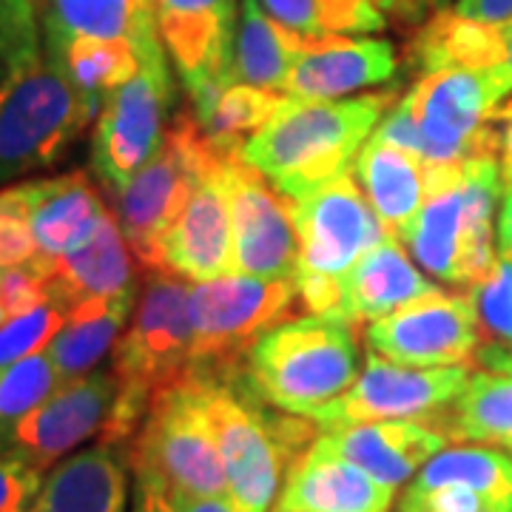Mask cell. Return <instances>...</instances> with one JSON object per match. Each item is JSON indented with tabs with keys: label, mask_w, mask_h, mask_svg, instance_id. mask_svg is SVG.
<instances>
[{
	"label": "cell",
	"mask_w": 512,
	"mask_h": 512,
	"mask_svg": "<svg viewBox=\"0 0 512 512\" xmlns=\"http://www.w3.org/2000/svg\"><path fill=\"white\" fill-rule=\"evenodd\" d=\"M396 490L333 453L316 436L293 461L276 498V512H390Z\"/></svg>",
	"instance_id": "obj_20"
},
{
	"label": "cell",
	"mask_w": 512,
	"mask_h": 512,
	"mask_svg": "<svg viewBox=\"0 0 512 512\" xmlns=\"http://www.w3.org/2000/svg\"><path fill=\"white\" fill-rule=\"evenodd\" d=\"M60 387L46 350L0 367V439Z\"/></svg>",
	"instance_id": "obj_36"
},
{
	"label": "cell",
	"mask_w": 512,
	"mask_h": 512,
	"mask_svg": "<svg viewBox=\"0 0 512 512\" xmlns=\"http://www.w3.org/2000/svg\"><path fill=\"white\" fill-rule=\"evenodd\" d=\"M200 379L228 476V495L239 512H271L282 476L316 441L319 427L305 416L256 402L231 382Z\"/></svg>",
	"instance_id": "obj_5"
},
{
	"label": "cell",
	"mask_w": 512,
	"mask_h": 512,
	"mask_svg": "<svg viewBox=\"0 0 512 512\" xmlns=\"http://www.w3.org/2000/svg\"><path fill=\"white\" fill-rule=\"evenodd\" d=\"M453 12H458L461 18L501 23L512 18V0H456Z\"/></svg>",
	"instance_id": "obj_45"
},
{
	"label": "cell",
	"mask_w": 512,
	"mask_h": 512,
	"mask_svg": "<svg viewBox=\"0 0 512 512\" xmlns=\"http://www.w3.org/2000/svg\"><path fill=\"white\" fill-rule=\"evenodd\" d=\"M134 512H160V510H157L154 498H151V495H148L146 490L134 487Z\"/></svg>",
	"instance_id": "obj_50"
},
{
	"label": "cell",
	"mask_w": 512,
	"mask_h": 512,
	"mask_svg": "<svg viewBox=\"0 0 512 512\" xmlns=\"http://www.w3.org/2000/svg\"><path fill=\"white\" fill-rule=\"evenodd\" d=\"M165 55L160 49L143 57L140 72L103 100L94 120L92 171L109 194L123 188L163 146L165 111L174 100Z\"/></svg>",
	"instance_id": "obj_11"
},
{
	"label": "cell",
	"mask_w": 512,
	"mask_h": 512,
	"mask_svg": "<svg viewBox=\"0 0 512 512\" xmlns=\"http://www.w3.org/2000/svg\"><path fill=\"white\" fill-rule=\"evenodd\" d=\"M478 339L481 333L470 296L439 288L367 328L370 353L407 367L473 365Z\"/></svg>",
	"instance_id": "obj_14"
},
{
	"label": "cell",
	"mask_w": 512,
	"mask_h": 512,
	"mask_svg": "<svg viewBox=\"0 0 512 512\" xmlns=\"http://www.w3.org/2000/svg\"><path fill=\"white\" fill-rule=\"evenodd\" d=\"M288 202L299 237L296 274L342 279L390 234L350 174L316 188L302 200Z\"/></svg>",
	"instance_id": "obj_13"
},
{
	"label": "cell",
	"mask_w": 512,
	"mask_h": 512,
	"mask_svg": "<svg viewBox=\"0 0 512 512\" xmlns=\"http://www.w3.org/2000/svg\"><path fill=\"white\" fill-rule=\"evenodd\" d=\"M498 251H512V174L504 177L501 214H498Z\"/></svg>",
	"instance_id": "obj_47"
},
{
	"label": "cell",
	"mask_w": 512,
	"mask_h": 512,
	"mask_svg": "<svg viewBox=\"0 0 512 512\" xmlns=\"http://www.w3.org/2000/svg\"><path fill=\"white\" fill-rule=\"evenodd\" d=\"M29 512H128V458L97 444L46 473Z\"/></svg>",
	"instance_id": "obj_25"
},
{
	"label": "cell",
	"mask_w": 512,
	"mask_h": 512,
	"mask_svg": "<svg viewBox=\"0 0 512 512\" xmlns=\"http://www.w3.org/2000/svg\"><path fill=\"white\" fill-rule=\"evenodd\" d=\"M222 183L234 225V274L293 282L299 268V237L288 197L276 194L242 154L225 157Z\"/></svg>",
	"instance_id": "obj_15"
},
{
	"label": "cell",
	"mask_w": 512,
	"mask_h": 512,
	"mask_svg": "<svg viewBox=\"0 0 512 512\" xmlns=\"http://www.w3.org/2000/svg\"><path fill=\"white\" fill-rule=\"evenodd\" d=\"M484 348L512 350V251H498L490 274L470 288Z\"/></svg>",
	"instance_id": "obj_37"
},
{
	"label": "cell",
	"mask_w": 512,
	"mask_h": 512,
	"mask_svg": "<svg viewBox=\"0 0 512 512\" xmlns=\"http://www.w3.org/2000/svg\"><path fill=\"white\" fill-rule=\"evenodd\" d=\"M157 26L191 109H205L234 83L237 0H157Z\"/></svg>",
	"instance_id": "obj_16"
},
{
	"label": "cell",
	"mask_w": 512,
	"mask_h": 512,
	"mask_svg": "<svg viewBox=\"0 0 512 512\" xmlns=\"http://www.w3.org/2000/svg\"><path fill=\"white\" fill-rule=\"evenodd\" d=\"M399 512H421V510H399Z\"/></svg>",
	"instance_id": "obj_53"
},
{
	"label": "cell",
	"mask_w": 512,
	"mask_h": 512,
	"mask_svg": "<svg viewBox=\"0 0 512 512\" xmlns=\"http://www.w3.org/2000/svg\"><path fill=\"white\" fill-rule=\"evenodd\" d=\"M100 106L43 46L0 66V183L60 163Z\"/></svg>",
	"instance_id": "obj_4"
},
{
	"label": "cell",
	"mask_w": 512,
	"mask_h": 512,
	"mask_svg": "<svg viewBox=\"0 0 512 512\" xmlns=\"http://www.w3.org/2000/svg\"><path fill=\"white\" fill-rule=\"evenodd\" d=\"M436 288L439 285H433L404 254L399 237L387 234L342 276V296L333 319H342L353 328L376 322Z\"/></svg>",
	"instance_id": "obj_24"
},
{
	"label": "cell",
	"mask_w": 512,
	"mask_h": 512,
	"mask_svg": "<svg viewBox=\"0 0 512 512\" xmlns=\"http://www.w3.org/2000/svg\"><path fill=\"white\" fill-rule=\"evenodd\" d=\"M225 157L228 151H220L200 168L183 214L163 242L165 271L194 282L234 274V225L222 183Z\"/></svg>",
	"instance_id": "obj_18"
},
{
	"label": "cell",
	"mask_w": 512,
	"mask_h": 512,
	"mask_svg": "<svg viewBox=\"0 0 512 512\" xmlns=\"http://www.w3.org/2000/svg\"><path fill=\"white\" fill-rule=\"evenodd\" d=\"M382 9L384 18L399 20V23H416L424 18L427 6H436L439 0H373Z\"/></svg>",
	"instance_id": "obj_46"
},
{
	"label": "cell",
	"mask_w": 512,
	"mask_h": 512,
	"mask_svg": "<svg viewBox=\"0 0 512 512\" xmlns=\"http://www.w3.org/2000/svg\"><path fill=\"white\" fill-rule=\"evenodd\" d=\"M259 6L311 43L336 35H370L387 26L373 0H259Z\"/></svg>",
	"instance_id": "obj_33"
},
{
	"label": "cell",
	"mask_w": 512,
	"mask_h": 512,
	"mask_svg": "<svg viewBox=\"0 0 512 512\" xmlns=\"http://www.w3.org/2000/svg\"><path fill=\"white\" fill-rule=\"evenodd\" d=\"M40 46L37 12L32 0H0V66Z\"/></svg>",
	"instance_id": "obj_40"
},
{
	"label": "cell",
	"mask_w": 512,
	"mask_h": 512,
	"mask_svg": "<svg viewBox=\"0 0 512 512\" xmlns=\"http://www.w3.org/2000/svg\"><path fill=\"white\" fill-rule=\"evenodd\" d=\"M117 373L92 370L72 382H60L55 393L3 436V447L15 450L35 470L46 473L72 456L80 444L100 439L117 399Z\"/></svg>",
	"instance_id": "obj_17"
},
{
	"label": "cell",
	"mask_w": 512,
	"mask_h": 512,
	"mask_svg": "<svg viewBox=\"0 0 512 512\" xmlns=\"http://www.w3.org/2000/svg\"><path fill=\"white\" fill-rule=\"evenodd\" d=\"M399 57L390 40L336 35L316 40L293 63L282 92L296 100H339L393 80Z\"/></svg>",
	"instance_id": "obj_21"
},
{
	"label": "cell",
	"mask_w": 512,
	"mask_h": 512,
	"mask_svg": "<svg viewBox=\"0 0 512 512\" xmlns=\"http://www.w3.org/2000/svg\"><path fill=\"white\" fill-rule=\"evenodd\" d=\"M43 473L9 447H0V512H29Z\"/></svg>",
	"instance_id": "obj_39"
},
{
	"label": "cell",
	"mask_w": 512,
	"mask_h": 512,
	"mask_svg": "<svg viewBox=\"0 0 512 512\" xmlns=\"http://www.w3.org/2000/svg\"><path fill=\"white\" fill-rule=\"evenodd\" d=\"M311 40L276 23L259 0H242L237 43H234V83L256 89H282L293 63L305 55Z\"/></svg>",
	"instance_id": "obj_30"
},
{
	"label": "cell",
	"mask_w": 512,
	"mask_h": 512,
	"mask_svg": "<svg viewBox=\"0 0 512 512\" xmlns=\"http://www.w3.org/2000/svg\"><path fill=\"white\" fill-rule=\"evenodd\" d=\"M498 109L507 111V114H512V100H510V103H504V106H498Z\"/></svg>",
	"instance_id": "obj_51"
},
{
	"label": "cell",
	"mask_w": 512,
	"mask_h": 512,
	"mask_svg": "<svg viewBox=\"0 0 512 512\" xmlns=\"http://www.w3.org/2000/svg\"><path fill=\"white\" fill-rule=\"evenodd\" d=\"M285 103V94L256 89L248 83H231L214 103L194 111L205 137L228 154H242V146L274 117Z\"/></svg>",
	"instance_id": "obj_35"
},
{
	"label": "cell",
	"mask_w": 512,
	"mask_h": 512,
	"mask_svg": "<svg viewBox=\"0 0 512 512\" xmlns=\"http://www.w3.org/2000/svg\"><path fill=\"white\" fill-rule=\"evenodd\" d=\"M43 29L49 52L74 37L126 40L140 60L165 49L157 26V0H49Z\"/></svg>",
	"instance_id": "obj_26"
},
{
	"label": "cell",
	"mask_w": 512,
	"mask_h": 512,
	"mask_svg": "<svg viewBox=\"0 0 512 512\" xmlns=\"http://www.w3.org/2000/svg\"><path fill=\"white\" fill-rule=\"evenodd\" d=\"M220 151L205 137L194 111H180L165 128L157 154L123 188L109 194L114 217L143 271H165V237L183 214L200 168Z\"/></svg>",
	"instance_id": "obj_8"
},
{
	"label": "cell",
	"mask_w": 512,
	"mask_h": 512,
	"mask_svg": "<svg viewBox=\"0 0 512 512\" xmlns=\"http://www.w3.org/2000/svg\"><path fill=\"white\" fill-rule=\"evenodd\" d=\"M447 439L498 444L512 453V373L473 370L464 393L439 416Z\"/></svg>",
	"instance_id": "obj_32"
},
{
	"label": "cell",
	"mask_w": 512,
	"mask_h": 512,
	"mask_svg": "<svg viewBox=\"0 0 512 512\" xmlns=\"http://www.w3.org/2000/svg\"><path fill=\"white\" fill-rule=\"evenodd\" d=\"M291 279L225 274L191 288V373L234 382L256 342L293 319Z\"/></svg>",
	"instance_id": "obj_7"
},
{
	"label": "cell",
	"mask_w": 512,
	"mask_h": 512,
	"mask_svg": "<svg viewBox=\"0 0 512 512\" xmlns=\"http://www.w3.org/2000/svg\"><path fill=\"white\" fill-rule=\"evenodd\" d=\"M470 376L473 365L407 367L370 353L350 390L316 410L311 421L325 433L365 421L416 419L433 424L464 393Z\"/></svg>",
	"instance_id": "obj_12"
},
{
	"label": "cell",
	"mask_w": 512,
	"mask_h": 512,
	"mask_svg": "<svg viewBox=\"0 0 512 512\" xmlns=\"http://www.w3.org/2000/svg\"><path fill=\"white\" fill-rule=\"evenodd\" d=\"M478 359H481L484 365L493 367V370H501V373H512V350L481 348V350H478Z\"/></svg>",
	"instance_id": "obj_49"
},
{
	"label": "cell",
	"mask_w": 512,
	"mask_h": 512,
	"mask_svg": "<svg viewBox=\"0 0 512 512\" xmlns=\"http://www.w3.org/2000/svg\"><path fill=\"white\" fill-rule=\"evenodd\" d=\"M458 484L478 493L493 512H512V456L490 444L444 447L421 467L404 493H427Z\"/></svg>",
	"instance_id": "obj_31"
},
{
	"label": "cell",
	"mask_w": 512,
	"mask_h": 512,
	"mask_svg": "<svg viewBox=\"0 0 512 512\" xmlns=\"http://www.w3.org/2000/svg\"><path fill=\"white\" fill-rule=\"evenodd\" d=\"M359 379L353 325L333 316H293L256 342L234 387L282 413L311 419Z\"/></svg>",
	"instance_id": "obj_3"
},
{
	"label": "cell",
	"mask_w": 512,
	"mask_h": 512,
	"mask_svg": "<svg viewBox=\"0 0 512 512\" xmlns=\"http://www.w3.org/2000/svg\"><path fill=\"white\" fill-rule=\"evenodd\" d=\"M191 288L174 271H151L134 319L111 353L120 390L151 402L157 390L191 373Z\"/></svg>",
	"instance_id": "obj_10"
},
{
	"label": "cell",
	"mask_w": 512,
	"mask_h": 512,
	"mask_svg": "<svg viewBox=\"0 0 512 512\" xmlns=\"http://www.w3.org/2000/svg\"><path fill=\"white\" fill-rule=\"evenodd\" d=\"M40 254L32 225L23 214L0 208V268L29 265Z\"/></svg>",
	"instance_id": "obj_43"
},
{
	"label": "cell",
	"mask_w": 512,
	"mask_h": 512,
	"mask_svg": "<svg viewBox=\"0 0 512 512\" xmlns=\"http://www.w3.org/2000/svg\"><path fill=\"white\" fill-rule=\"evenodd\" d=\"M43 256H63L100 231L111 211L86 171L15 185Z\"/></svg>",
	"instance_id": "obj_23"
},
{
	"label": "cell",
	"mask_w": 512,
	"mask_h": 512,
	"mask_svg": "<svg viewBox=\"0 0 512 512\" xmlns=\"http://www.w3.org/2000/svg\"><path fill=\"white\" fill-rule=\"evenodd\" d=\"M399 510H421V512H493L490 504L473 490L447 484L427 493H404Z\"/></svg>",
	"instance_id": "obj_42"
},
{
	"label": "cell",
	"mask_w": 512,
	"mask_h": 512,
	"mask_svg": "<svg viewBox=\"0 0 512 512\" xmlns=\"http://www.w3.org/2000/svg\"><path fill=\"white\" fill-rule=\"evenodd\" d=\"M140 490H146V487H140ZM146 493L154 498V504H157L160 512H239L231 495H163L154 493V490H146Z\"/></svg>",
	"instance_id": "obj_44"
},
{
	"label": "cell",
	"mask_w": 512,
	"mask_h": 512,
	"mask_svg": "<svg viewBox=\"0 0 512 512\" xmlns=\"http://www.w3.org/2000/svg\"><path fill=\"white\" fill-rule=\"evenodd\" d=\"M356 177L365 185L367 200L393 237H399V231L419 214L427 200L424 160L376 137H370L359 151Z\"/></svg>",
	"instance_id": "obj_28"
},
{
	"label": "cell",
	"mask_w": 512,
	"mask_h": 512,
	"mask_svg": "<svg viewBox=\"0 0 512 512\" xmlns=\"http://www.w3.org/2000/svg\"><path fill=\"white\" fill-rule=\"evenodd\" d=\"M29 268L43 276L49 302L69 316L77 308L111 299L134 288V254L114 214L106 217L100 231L80 248L63 256L37 254Z\"/></svg>",
	"instance_id": "obj_19"
},
{
	"label": "cell",
	"mask_w": 512,
	"mask_h": 512,
	"mask_svg": "<svg viewBox=\"0 0 512 512\" xmlns=\"http://www.w3.org/2000/svg\"><path fill=\"white\" fill-rule=\"evenodd\" d=\"M427 200L399 231L421 268L447 285L473 288L495 262L493 214L504 194L495 154L458 163H424Z\"/></svg>",
	"instance_id": "obj_2"
},
{
	"label": "cell",
	"mask_w": 512,
	"mask_h": 512,
	"mask_svg": "<svg viewBox=\"0 0 512 512\" xmlns=\"http://www.w3.org/2000/svg\"><path fill=\"white\" fill-rule=\"evenodd\" d=\"M134 299L137 291H128L111 299L89 302L66 316V325L46 348L60 382H72L97 370V365L123 336L126 319L134 311Z\"/></svg>",
	"instance_id": "obj_29"
},
{
	"label": "cell",
	"mask_w": 512,
	"mask_h": 512,
	"mask_svg": "<svg viewBox=\"0 0 512 512\" xmlns=\"http://www.w3.org/2000/svg\"><path fill=\"white\" fill-rule=\"evenodd\" d=\"M393 106V94H359L345 100H296L242 146V160L288 200H302L316 188L348 174V165Z\"/></svg>",
	"instance_id": "obj_1"
},
{
	"label": "cell",
	"mask_w": 512,
	"mask_h": 512,
	"mask_svg": "<svg viewBox=\"0 0 512 512\" xmlns=\"http://www.w3.org/2000/svg\"><path fill=\"white\" fill-rule=\"evenodd\" d=\"M126 458L137 487L163 495H228L220 444L197 373L151 396Z\"/></svg>",
	"instance_id": "obj_6"
},
{
	"label": "cell",
	"mask_w": 512,
	"mask_h": 512,
	"mask_svg": "<svg viewBox=\"0 0 512 512\" xmlns=\"http://www.w3.org/2000/svg\"><path fill=\"white\" fill-rule=\"evenodd\" d=\"M63 325H66V316L52 302L3 322L0 325V367L46 350Z\"/></svg>",
	"instance_id": "obj_38"
},
{
	"label": "cell",
	"mask_w": 512,
	"mask_h": 512,
	"mask_svg": "<svg viewBox=\"0 0 512 512\" xmlns=\"http://www.w3.org/2000/svg\"><path fill=\"white\" fill-rule=\"evenodd\" d=\"M49 302V291L43 276L29 265H15V268H0V308L9 319L35 311Z\"/></svg>",
	"instance_id": "obj_41"
},
{
	"label": "cell",
	"mask_w": 512,
	"mask_h": 512,
	"mask_svg": "<svg viewBox=\"0 0 512 512\" xmlns=\"http://www.w3.org/2000/svg\"><path fill=\"white\" fill-rule=\"evenodd\" d=\"M3 322H9V316H6V311L0 308V325H3Z\"/></svg>",
	"instance_id": "obj_52"
},
{
	"label": "cell",
	"mask_w": 512,
	"mask_h": 512,
	"mask_svg": "<svg viewBox=\"0 0 512 512\" xmlns=\"http://www.w3.org/2000/svg\"><path fill=\"white\" fill-rule=\"evenodd\" d=\"M333 453L362 467L384 487L399 490L430 458L447 447V433L430 421L393 419L350 424L319 433Z\"/></svg>",
	"instance_id": "obj_22"
},
{
	"label": "cell",
	"mask_w": 512,
	"mask_h": 512,
	"mask_svg": "<svg viewBox=\"0 0 512 512\" xmlns=\"http://www.w3.org/2000/svg\"><path fill=\"white\" fill-rule=\"evenodd\" d=\"M410 63L421 74L447 69H498L504 63L501 23L461 18L453 9H436L410 43Z\"/></svg>",
	"instance_id": "obj_27"
},
{
	"label": "cell",
	"mask_w": 512,
	"mask_h": 512,
	"mask_svg": "<svg viewBox=\"0 0 512 512\" xmlns=\"http://www.w3.org/2000/svg\"><path fill=\"white\" fill-rule=\"evenodd\" d=\"M501 100L504 94L490 69L421 74L399 100L416 126V157L424 163H458L495 154L501 160V131L493 120Z\"/></svg>",
	"instance_id": "obj_9"
},
{
	"label": "cell",
	"mask_w": 512,
	"mask_h": 512,
	"mask_svg": "<svg viewBox=\"0 0 512 512\" xmlns=\"http://www.w3.org/2000/svg\"><path fill=\"white\" fill-rule=\"evenodd\" d=\"M49 55L66 69L74 86L97 106H103V100L114 89L126 86L128 80L140 72V63H143L131 43L100 40V37H74Z\"/></svg>",
	"instance_id": "obj_34"
},
{
	"label": "cell",
	"mask_w": 512,
	"mask_h": 512,
	"mask_svg": "<svg viewBox=\"0 0 512 512\" xmlns=\"http://www.w3.org/2000/svg\"><path fill=\"white\" fill-rule=\"evenodd\" d=\"M501 37H504V63L498 69H490L501 94H512V18L501 20Z\"/></svg>",
	"instance_id": "obj_48"
}]
</instances>
